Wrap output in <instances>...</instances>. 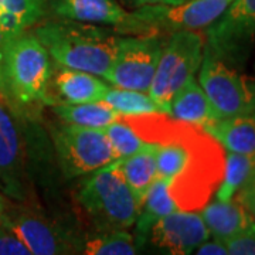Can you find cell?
<instances>
[{"mask_svg": "<svg viewBox=\"0 0 255 255\" xmlns=\"http://www.w3.org/2000/svg\"><path fill=\"white\" fill-rule=\"evenodd\" d=\"M119 118L156 146L157 179L167 184L177 210L203 209L224 176L226 152L219 140L206 129L163 112Z\"/></svg>", "mask_w": 255, "mask_h": 255, "instance_id": "1", "label": "cell"}, {"mask_svg": "<svg viewBox=\"0 0 255 255\" xmlns=\"http://www.w3.org/2000/svg\"><path fill=\"white\" fill-rule=\"evenodd\" d=\"M54 63L107 78L121 34L115 28L73 20H51L30 28Z\"/></svg>", "mask_w": 255, "mask_h": 255, "instance_id": "2", "label": "cell"}, {"mask_svg": "<svg viewBox=\"0 0 255 255\" xmlns=\"http://www.w3.org/2000/svg\"><path fill=\"white\" fill-rule=\"evenodd\" d=\"M0 70L11 105H46L53 60L31 30L6 40L0 50Z\"/></svg>", "mask_w": 255, "mask_h": 255, "instance_id": "3", "label": "cell"}, {"mask_svg": "<svg viewBox=\"0 0 255 255\" xmlns=\"http://www.w3.org/2000/svg\"><path fill=\"white\" fill-rule=\"evenodd\" d=\"M77 201L101 230H127L135 224L140 204L114 160L92 172L77 191Z\"/></svg>", "mask_w": 255, "mask_h": 255, "instance_id": "4", "label": "cell"}, {"mask_svg": "<svg viewBox=\"0 0 255 255\" xmlns=\"http://www.w3.org/2000/svg\"><path fill=\"white\" fill-rule=\"evenodd\" d=\"M233 0H186L179 4H149L128 11L115 28L128 36H169L177 31H203L216 23Z\"/></svg>", "mask_w": 255, "mask_h": 255, "instance_id": "5", "label": "cell"}, {"mask_svg": "<svg viewBox=\"0 0 255 255\" xmlns=\"http://www.w3.org/2000/svg\"><path fill=\"white\" fill-rule=\"evenodd\" d=\"M204 46L206 34L201 31H177L166 37L147 91L164 114H169L174 94L196 77L203 61Z\"/></svg>", "mask_w": 255, "mask_h": 255, "instance_id": "6", "label": "cell"}, {"mask_svg": "<svg viewBox=\"0 0 255 255\" xmlns=\"http://www.w3.org/2000/svg\"><path fill=\"white\" fill-rule=\"evenodd\" d=\"M51 137L58 164L67 179L91 174L117 160L102 129L75 127L63 122L51 129Z\"/></svg>", "mask_w": 255, "mask_h": 255, "instance_id": "7", "label": "cell"}, {"mask_svg": "<svg viewBox=\"0 0 255 255\" xmlns=\"http://www.w3.org/2000/svg\"><path fill=\"white\" fill-rule=\"evenodd\" d=\"M199 70V84L221 118L254 112V78L209 51H204Z\"/></svg>", "mask_w": 255, "mask_h": 255, "instance_id": "8", "label": "cell"}, {"mask_svg": "<svg viewBox=\"0 0 255 255\" xmlns=\"http://www.w3.org/2000/svg\"><path fill=\"white\" fill-rule=\"evenodd\" d=\"M255 38V0H233L221 17L206 30L204 51L233 67L241 65Z\"/></svg>", "mask_w": 255, "mask_h": 255, "instance_id": "9", "label": "cell"}, {"mask_svg": "<svg viewBox=\"0 0 255 255\" xmlns=\"http://www.w3.org/2000/svg\"><path fill=\"white\" fill-rule=\"evenodd\" d=\"M167 36H122L105 81L125 90L147 92Z\"/></svg>", "mask_w": 255, "mask_h": 255, "instance_id": "10", "label": "cell"}, {"mask_svg": "<svg viewBox=\"0 0 255 255\" xmlns=\"http://www.w3.org/2000/svg\"><path fill=\"white\" fill-rule=\"evenodd\" d=\"M0 221L24 243L31 255L74 254L80 248L65 230L33 210L6 206Z\"/></svg>", "mask_w": 255, "mask_h": 255, "instance_id": "11", "label": "cell"}, {"mask_svg": "<svg viewBox=\"0 0 255 255\" xmlns=\"http://www.w3.org/2000/svg\"><path fill=\"white\" fill-rule=\"evenodd\" d=\"M27 190L21 133L7 105L0 101V193L23 203L27 199Z\"/></svg>", "mask_w": 255, "mask_h": 255, "instance_id": "12", "label": "cell"}, {"mask_svg": "<svg viewBox=\"0 0 255 255\" xmlns=\"http://www.w3.org/2000/svg\"><path fill=\"white\" fill-rule=\"evenodd\" d=\"M209 238V228L200 214L176 210L156 221L149 231L147 241L166 254L186 255Z\"/></svg>", "mask_w": 255, "mask_h": 255, "instance_id": "13", "label": "cell"}, {"mask_svg": "<svg viewBox=\"0 0 255 255\" xmlns=\"http://www.w3.org/2000/svg\"><path fill=\"white\" fill-rule=\"evenodd\" d=\"M98 75L63 67L53 61L47 85L46 105L85 104L102 101L110 84Z\"/></svg>", "mask_w": 255, "mask_h": 255, "instance_id": "14", "label": "cell"}, {"mask_svg": "<svg viewBox=\"0 0 255 255\" xmlns=\"http://www.w3.org/2000/svg\"><path fill=\"white\" fill-rule=\"evenodd\" d=\"M57 18L117 28L127 20L128 11L117 0H47V11Z\"/></svg>", "mask_w": 255, "mask_h": 255, "instance_id": "15", "label": "cell"}, {"mask_svg": "<svg viewBox=\"0 0 255 255\" xmlns=\"http://www.w3.org/2000/svg\"><path fill=\"white\" fill-rule=\"evenodd\" d=\"M169 115L206 130L221 119L217 111L211 105L206 92L203 91L199 81H196V77L189 80L174 94L170 101Z\"/></svg>", "mask_w": 255, "mask_h": 255, "instance_id": "16", "label": "cell"}, {"mask_svg": "<svg viewBox=\"0 0 255 255\" xmlns=\"http://www.w3.org/2000/svg\"><path fill=\"white\" fill-rule=\"evenodd\" d=\"M200 216L209 228L210 236L223 241L237 236L255 223L251 214L236 200L207 203L201 209Z\"/></svg>", "mask_w": 255, "mask_h": 255, "instance_id": "17", "label": "cell"}, {"mask_svg": "<svg viewBox=\"0 0 255 255\" xmlns=\"http://www.w3.org/2000/svg\"><path fill=\"white\" fill-rule=\"evenodd\" d=\"M207 132L228 152L255 156V111L221 118Z\"/></svg>", "mask_w": 255, "mask_h": 255, "instance_id": "18", "label": "cell"}, {"mask_svg": "<svg viewBox=\"0 0 255 255\" xmlns=\"http://www.w3.org/2000/svg\"><path fill=\"white\" fill-rule=\"evenodd\" d=\"M46 13L47 0H0V33L3 43L34 27Z\"/></svg>", "mask_w": 255, "mask_h": 255, "instance_id": "19", "label": "cell"}, {"mask_svg": "<svg viewBox=\"0 0 255 255\" xmlns=\"http://www.w3.org/2000/svg\"><path fill=\"white\" fill-rule=\"evenodd\" d=\"M119 170L122 172L125 180L132 189L135 197L142 206L147 191L157 179L156 172V146L142 150L128 157L117 159Z\"/></svg>", "mask_w": 255, "mask_h": 255, "instance_id": "20", "label": "cell"}, {"mask_svg": "<svg viewBox=\"0 0 255 255\" xmlns=\"http://www.w3.org/2000/svg\"><path fill=\"white\" fill-rule=\"evenodd\" d=\"M176 210L177 207L169 194L167 184L160 179H156L150 190L147 191V196H146L143 204L140 206L137 219L135 221V224H136L135 244H136L137 250L145 246L149 231L156 221Z\"/></svg>", "mask_w": 255, "mask_h": 255, "instance_id": "21", "label": "cell"}, {"mask_svg": "<svg viewBox=\"0 0 255 255\" xmlns=\"http://www.w3.org/2000/svg\"><path fill=\"white\" fill-rule=\"evenodd\" d=\"M51 110L65 124L92 129H104L119 118L118 112L112 110L104 101L85 104H58L51 105Z\"/></svg>", "mask_w": 255, "mask_h": 255, "instance_id": "22", "label": "cell"}, {"mask_svg": "<svg viewBox=\"0 0 255 255\" xmlns=\"http://www.w3.org/2000/svg\"><path fill=\"white\" fill-rule=\"evenodd\" d=\"M102 101L108 104L112 110L117 111L121 117H136L163 112L147 92L118 88L111 84Z\"/></svg>", "mask_w": 255, "mask_h": 255, "instance_id": "23", "label": "cell"}, {"mask_svg": "<svg viewBox=\"0 0 255 255\" xmlns=\"http://www.w3.org/2000/svg\"><path fill=\"white\" fill-rule=\"evenodd\" d=\"M255 170V156L228 152L226 155L224 176L217 189V200H233L240 187Z\"/></svg>", "mask_w": 255, "mask_h": 255, "instance_id": "24", "label": "cell"}, {"mask_svg": "<svg viewBox=\"0 0 255 255\" xmlns=\"http://www.w3.org/2000/svg\"><path fill=\"white\" fill-rule=\"evenodd\" d=\"M87 255H133L137 253L135 238L127 230H102L81 247Z\"/></svg>", "mask_w": 255, "mask_h": 255, "instance_id": "25", "label": "cell"}, {"mask_svg": "<svg viewBox=\"0 0 255 255\" xmlns=\"http://www.w3.org/2000/svg\"><path fill=\"white\" fill-rule=\"evenodd\" d=\"M102 130L108 137L117 159L135 155L153 146L142 140L140 136L133 130V128L128 125L127 122L121 118L110 124L107 128H104Z\"/></svg>", "mask_w": 255, "mask_h": 255, "instance_id": "26", "label": "cell"}, {"mask_svg": "<svg viewBox=\"0 0 255 255\" xmlns=\"http://www.w3.org/2000/svg\"><path fill=\"white\" fill-rule=\"evenodd\" d=\"M224 244L230 255H255V223L237 236L224 240Z\"/></svg>", "mask_w": 255, "mask_h": 255, "instance_id": "27", "label": "cell"}, {"mask_svg": "<svg viewBox=\"0 0 255 255\" xmlns=\"http://www.w3.org/2000/svg\"><path fill=\"white\" fill-rule=\"evenodd\" d=\"M0 255H31L24 243L0 221Z\"/></svg>", "mask_w": 255, "mask_h": 255, "instance_id": "28", "label": "cell"}, {"mask_svg": "<svg viewBox=\"0 0 255 255\" xmlns=\"http://www.w3.org/2000/svg\"><path fill=\"white\" fill-rule=\"evenodd\" d=\"M233 200L238 201L255 220V170L247 179V182L240 187Z\"/></svg>", "mask_w": 255, "mask_h": 255, "instance_id": "29", "label": "cell"}, {"mask_svg": "<svg viewBox=\"0 0 255 255\" xmlns=\"http://www.w3.org/2000/svg\"><path fill=\"white\" fill-rule=\"evenodd\" d=\"M194 251L197 255H228L227 247L224 244V241L219 240V238L206 240Z\"/></svg>", "mask_w": 255, "mask_h": 255, "instance_id": "30", "label": "cell"}, {"mask_svg": "<svg viewBox=\"0 0 255 255\" xmlns=\"http://www.w3.org/2000/svg\"><path fill=\"white\" fill-rule=\"evenodd\" d=\"M122 1L132 7H142L149 4H179L186 0H122Z\"/></svg>", "mask_w": 255, "mask_h": 255, "instance_id": "31", "label": "cell"}, {"mask_svg": "<svg viewBox=\"0 0 255 255\" xmlns=\"http://www.w3.org/2000/svg\"><path fill=\"white\" fill-rule=\"evenodd\" d=\"M0 101L3 102V104H6L7 107H13L11 105V101H10L9 97V92L6 90V85H4V81H3V75H1V70H0Z\"/></svg>", "mask_w": 255, "mask_h": 255, "instance_id": "32", "label": "cell"}, {"mask_svg": "<svg viewBox=\"0 0 255 255\" xmlns=\"http://www.w3.org/2000/svg\"><path fill=\"white\" fill-rule=\"evenodd\" d=\"M4 209H6V201H4V197L0 194V217H1V214L4 213Z\"/></svg>", "mask_w": 255, "mask_h": 255, "instance_id": "33", "label": "cell"}, {"mask_svg": "<svg viewBox=\"0 0 255 255\" xmlns=\"http://www.w3.org/2000/svg\"><path fill=\"white\" fill-rule=\"evenodd\" d=\"M1 44H3V38H1V33H0V50H1Z\"/></svg>", "mask_w": 255, "mask_h": 255, "instance_id": "34", "label": "cell"}]
</instances>
